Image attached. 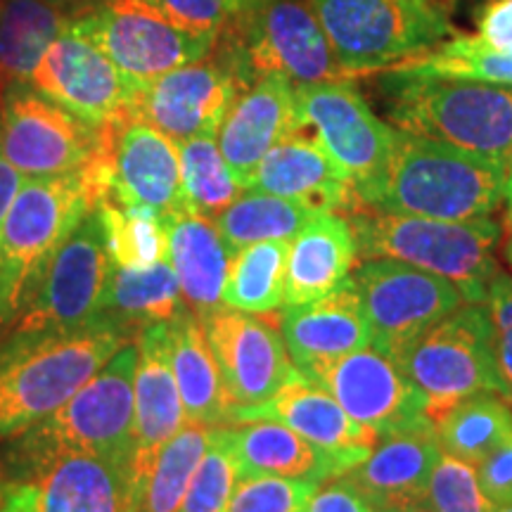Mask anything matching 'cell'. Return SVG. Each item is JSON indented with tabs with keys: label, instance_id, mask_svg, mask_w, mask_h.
Returning a JSON list of instances; mask_svg holds the SVG:
<instances>
[{
	"label": "cell",
	"instance_id": "cell-1",
	"mask_svg": "<svg viewBox=\"0 0 512 512\" xmlns=\"http://www.w3.org/2000/svg\"><path fill=\"white\" fill-rule=\"evenodd\" d=\"M128 342V325L107 313L74 330L5 342L0 351V439L17 437L60 411Z\"/></svg>",
	"mask_w": 512,
	"mask_h": 512
},
{
	"label": "cell",
	"instance_id": "cell-2",
	"mask_svg": "<svg viewBox=\"0 0 512 512\" xmlns=\"http://www.w3.org/2000/svg\"><path fill=\"white\" fill-rule=\"evenodd\" d=\"M508 171L491 159L396 128L389 162L361 202L425 219H486L505 200Z\"/></svg>",
	"mask_w": 512,
	"mask_h": 512
},
{
	"label": "cell",
	"instance_id": "cell-3",
	"mask_svg": "<svg viewBox=\"0 0 512 512\" xmlns=\"http://www.w3.org/2000/svg\"><path fill=\"white\" fill-rule=\"evenodd\" d=\"M384 95L399 131L512 169V86L389 69Z\"/></svg>",
	"mask_w": 512,
	"mask_h": 512
},
{
	"label": "cell",
	"instance_id": "cell-4",
	"mask_svg": "<svg viewBox=\"0 0 512 512\" xmlns=\"http://www.w3.org/2000/svg\"><path fill=\"white\" fill-rule=\"evenodd\" d=\"M93 207L86 169L24 178L0 230V339L27 313L55 252Z\"/></svg>",
	"mask_w": 512,
	"mask_h": 512
},
{
	"label": "cell",
	"instance_id": "cell-5",
	"mask_svg": "<svg viewBox=\"0 0 512 512\" xmlns=\"http://www.w3.org/2000/svg\"><path fill=\"white\" fill-rule=\"evenodd\" d=\"M354 230L358 261L394 259L441 275L458 285L467 302H484L486 287L498 273L496 247L501 226L496 221H444L358 207L347 214Z\"/></svg>",
	"mask_w": 512,
	"mask_h": 512
},
{
	"label": "cell",
	"instance_id": "cell-6",
	"mask_svg": "<svg viewBox=\"0 0 512 512\" xmlns=\"http://www.w3.org/2000/svg\"><path fill=\"white\" fill-rule=\"evenodd\" d=\"M214 53L245 86L266 74L292 86L354 79L337 62L311 0H245L216 36Z\"/></svg>",
	"mask_w": 512,
	"mask_h": 512
},
{
	"label": "cell",
	"instance_id": "cell-7",
	"mask_svg": "<svg viewBox=\"0 0 512 512\" xmlns=\"http://www.w3.org/2000/svg\"><path fill=\"white\" fill-rule=\"evenodd\" d=\"M349 76L394 69L453 34L444 0H311Z\"/></svg>",
	"mask_w": 512,
	"mask_h": 512
},
{
	"label": "cell",
	"instance_id": "cell-8",
	"mask_svg": "<svg viewBox=\"0 0 512 512\" xmlns=\"http://www.w3.org/2000/svg\"><path fill=\"white\" fill-rule=\"evenodd\" d=\"M136 366L138 344L128 342L60 411L12 437L8 463L72 451L133 458Z\"/></svg>",
	"mask_w": 512,
	"mask_h": 512
},
{
	"label": "cell",
	"instance_id": "cell-9",
	"mask_svg": "<svg viewBox=\"0 0 512 512\" xmlns=\"http://www.w3.org/2000/svg\"><path fill=\"white\" fill-rule=\"evenodd\" d=\"M133 458L57 453L0 467V512H138Z\"/></svg>",
	"mask_w": 512,
	"mask_h": 512
},
{
	"label": "cell",
	"instance_id": "cell-10",
	"mask_svg": "<svg viewBox=\"0 0 512 512\" xmlns=\"http://www.w3.org/2000/svg\"><path fill=\"white\" fill-rule=\"evenodd\" d=\"M434 420L465 396L494 392L503 396L491 347V325L482 302H465L422 332L396 356ZM505 399V396H503Z\"/></svg>",
	"mask_w": 512,
	"mask_h": 512
},
{
	"label": "cell",
	"instance_id": "cell-11",
	"mask_svg": "<svg viewBox=\"0 0 512 512\" xmlns=\"http://www.w3.org/2000/svg\"><path fill=\"white\" fill-rule=\"evenodd\" d=\"M86 176L95 202L152 211L164 221L185 211L178 143L138 117L102 128L100 152Z\"/></svg>",
	"mask_w": 512,
	"mask_h": 512
},
{
	"label": "cell",
	"instance_id": "cell-12",
	"mask_svg": "<svg viewBox=\"0 0 512 512\" xmlns=\"http://www.w3.org/2000/svg\"><path fill=\"white\" fill-rule=\"evenodd\" d=\"M72 29L91 38L138 88L204 60L216 46V36L176 27L147 0H100L74 19Z\"/></svg>",
	"mask_w": 512,
	"mask_h": 512
},
{
	"label": "cell",
	"instance_id": "cell-13",
	"mask_svg": "<svg viewBox=\"0 0 512 512\" xmlns=\"http://www.w3.org/2000/svg\"><path fill=\"white\" fill-rule=\"evenodd\" d=\"M102 128L88 126L31 83L0 95V152L24 178L76 174L98 157Z\"/></svg>",
	"mask_w": 512,
	"mask_h": 512
},
{
	"label": "cell",
	"instance_id": "cell-14",
	"mask_svg": "<svg viewBox=\"0 0 512 512\" xmlns=\"http://www.w3.org/2000/svg\"><path fill=\"white\" fill-rule=\"evenodd\" d=\"M351 280L373 332L370 347L394 361L413 339L467 302L451 280L394 259H363Z\"/></svg>",
	"mask_w": 512,
	"mask_h": 512
},
{
	"label": "cell",
	"instance_id": "cell-15",
	"mask_svg": "<svg viewBox=\"0 0 512 512\" xmlns=\"http://www.w3.org/2000/svg\"><path fill=\"white\" fill-rule=\"evenodd\" d=\"M351 81L294 86V102L297 131L323 147L325 155L354 181L361 197L382 176L392 155L396 128L375 117Z\"/></svg>",
	"mask_w": 512,
	"mask_h": 512
},
{
	"label": "cell",
	"instance_id": "cell-16",
	"mask_svg": "<svg viewBox=\"0 0 512 512\" xmlns=\"http://www.w3.org/2000/svg\"><path fill=\"white\" fill-rule=\"evenodd\" d=\"M112 268L105 233L98 214L91 209L55 252L36 299L17 320L8 342L91 323L102 313Z\"/></svg>",
	"mask_w": 512,
	"mask_h": 512
},
{
	"label": "cell",
	"instance_id": "cell-17",
	"mask_svg": "<svg viewBox=\"0 0 512 512\" xmlns=\"http://www.w3.org/2000/svg\"><path fill=\"white\" fill-rule=\"evenodd\" d=\"M304 375L335 396L351 418L380 437L434 427L425 396L399 363L380 349H358Z\"/></svg>",
	"mask_w": 512,
	"mask_h": 512
},
{
	"label": "cell",
	"instance_id": "cell-18",
	"mask_svg": "<svg viewBox=\"0 0 512 512\" xmlns=\"http://www.w3.org/2000/svg\"><path fill=\"white\" fill-rule=\"evenodd\" d=\"M31 86L93 128L136 117L138 86L95 46L69 27L43 55Z\"/></svg>",
	"mask_w": 512,
	"mask_h": 512
},
{
	"label": "cell",
	"instance_id": "cell-19",
	"mask_svg": "<svg viewBox=\"0 0 512 512\" xmlns=\"http://www.w3.org/2000/svg\"><path fill=\"white\" fill-rule=\"evenodd\" d=\"M247 88L238 72L211 50L204 60L178 67L140 88L136 117L176 143L216 136L230 105Z\"/></svg>",
	"mask_w": 512,
	"mask_h": 512
},
{
	"label": "cell",
	"instance_id": "cell-20",
	"mask_svg": "<svg viewBox=\"0 0 512 512\" xmlns=\"http://www.w3.org/2000/svg\"><path fill=\"white\" fill-rule=\"evenodd\" d=\"M200 320L233 411L268 401L297 370L283 332L266 320L228 306H219Z\"/></svg>",
	"mask_w": 512,
	"mask_h": 512
},
{
	"label": "cell",
	"instance_id": "cell-21",
	"mask_svg": "<svg viewBox=\"0 0 512 512\" xmlns=\"http://www.w3.org/2000/svg\"><path fill=\"white\" fill-rule=\"evenodd\" d=\"M254 420H275L302 434L313 446L323 448L332 456L342 458L349 467L368 458L380 434L356 422L339 406L335 396L325 392L318 382L294 370L283 387L271 399L252 408H235L230 425Z\"/></svg>",
	"mask_w": 512,
	"mask_h": 512
},
{
	"label": "cell",
	"instance_id": "cell-22",
	"mask_svg": "<svg viewBox=\"0 0 512 512\" xmlns=\"http://www.w3.org/2000/svg\"><path fill=\"white\" fill-rule=\"evenodd\" d=\"M245 190L285 197L318 214H351L363 207L354 181L302 131L280 140L261 159Z\"/></svg>",
	"mask_w": 512,
	"mask_h": 512
},
{
	"label": "cell",
	"instance_id": "cell-23",
	"mask_svg": "<svg viewBox=\"0 0 512 512\" xmlns=\"http://www.w3.org/2000/svg\"><path fill=\"white\" fill-rule=\"evenodd\" d=\"M136 425H133V467L140 489L157 453L181 432L185 411L171 368L169 320L147 323L138 332ZM143 498V496H140Z\"/></svg>",
	"mask_w": 512,
	"mask_h": 512
},
{
	"label": "cell",
	"instance_id": "cell-24",
	"mask_svg": "<svg viewBox=\"0 0 512 512\" xmlns=\"http://www.w3.org/2000/svg\"><path fill=\"white\" fill-rule=\"evenodd\" d=\"M297 128L294 86L285 76H261L238 95L221 121L216 140L242 190L261 159Z\"/></svg>",
	"mask_w": 512,
	"mask_h": 512
},
{
	"label": "cell",
	"instance_id": "cell-25",
	"mask_svg": "<svg viewBox=\"0 0 512 512\" xmlns=\"http://www.w3.org/2000/svg\"><path fill=\"white\" fill-rule=\"evenodd\" d=\"M280 332L294 368L302 373L373 344V332L351 275L325 297L285 306Z\"/></svg>",
	"mask_w": 512,
	"mask_h": 512
},
{
	"label": "cell",
	"instance_id": "cell-26",
	"mask_svg": "<svg viewBox=\"0 0 512 512\" xmlns=\"http://www.w3.org/2000/svg\"><path fill=\"white\" fill-rule=\"evenodd\" d=\"M441 456L432 430L389 434L361 463L339 475L375 512H399L425 503L434 465Z\"/></svg>",
	"mask_w": 512,
	"mask_h": 512
},
{
	"label": "cell",
	"instance_id": "cell-27",
	"mask_svg": "<svg viewBox=\"0 0 512 512\" xmlns=\"http://www.w3.org/2000/svg\"><path fill=\"white\" fill-rule=\"evenodd\" d=\"M358 259L347 216L318 214L290 240L285 275V306L309 304L337 290Z\"/></svg>",
	"mask_w": 512,
	"mask_h": 512
},
{
	"label": "cell",
	"instance_id": "cell-28",
	"mask_svg": "<svg viewBox=\"0 0 512 512\" xmlns=\"http://www.w3.org/2000/svg\"><path fill=\"white\" fill-rule=\"evenodd\" d=\"M240 475H273L323 484L351 470L349 463L313 446L302 434L275 420L226 427Z\"/></svg>",
	"mask_w": 512,
	"mask_h": 512
},
{
	"label": "cell",
	"instance_id": "cell-29",
	"mask_svg": "<svg viewBox=\"0 0 512 512\" xmlns=\"http://www.w3.org/2000/svg\"><path fill=\"white\" fill-rule=\"evenodd\" d=\"M166 238H169V261L181 283L183 302L197 318L223 306L230 252L214 221L192 211H178L169 216Z\"/></svg>",
	"mask_w": 512,
	"mask_h": 512
},
{
	"label": "cell",
	"instance_id": "cell-30",
	"mask_svg": "<svg viewBox=\"0 0 512 512\" xmlns=\"http://www.w3.org/2000/svg\"><path fill=\"white\" fill-rule=\"evenodd\" d=\"M169 344L185 422L207 427L230 425L233 403L228 399L219 363L204 335L202 320L188 306L169 320Z\"/></svg>",
	"mask_w": 512,
	"mask_h": 512
},
{
	"label": "cell",
	"instance_id": "cell-31",
	"mask_svg": "<svg viewBox=\"0 0 512 512\" xmlns=\"http://www.w3.org/2000/svg\"><path fill=\"white\" fill-rule=\"evenodd\" d=\"M74 19L76 10L62 0H0V95L31 83L50 43Z\"/></svg>",
	"mask_w": 512,
	"mask_h": 512
},
{
	"label": "cell",
	"instance_id": "cell-32",
	"mask_svg": "<svg viewBox=\"0 0 512 512\" xmlns=\"http://www.w3.org/2000/svg\"><path fill=\"white\" fill-rule=\"evenodd\" d=\"M432 425L441 451L477 467L512 434V408L501 394H472L434 415Z\"/></svg>",
	"mask_w": 512,
	"mask_h": 512
},
{
	"label": "cell",
	"instance_id": "cell-33",
	"mask_svg": "<svg viewBox=\"0 0 512 512\" xmlns=\"http://www.w3.org/2000/svg\"><path fill=\"white\" fill-rule=\"evenodd\" d=\"M183 306L181 283L169 256L140 271L114 266L105 299H102V313L131 328L171 320Z\"/></svg>",
	"mask_w": 512,
	"mask_h": 512
},
{
	"label": "cell",
	"instance_id": "cell-34",
	"mask_svg": "<svg viewBox=\"0 0 512 512\" xmlns=\"http://www.w3.org/2000/svg\"><path fill=\"white\" fill-rule=\"evenodd\" d=\"M290 242H254L230 254L223 306L264 316L285 304V275Z\"/></svg>",
	"mask_w": 512,
	"mask_h": 512
},
{
	"label": "cell",
	"instance_id": "cell-35",
	"mask_svg": "<svg viewBox=\"0 0 512 512\" xmlns=\"http://www.w3.org/2000/svg\"><path fill=\"white\" fill-rule=\"evenodd\" d=\"M313 216H318V211L299 202L268 192L245 190L214 223L228 252L235 254L254 242H290Z\"/></svg>",
	"mask_w": 512,
	"mask_h": 512
},
{
	"label": "cell",
	"instance_id": "cell-36",
	"mask_svg": "<svg viewBox=\"0 0 512 512\" xmlns=\"http://www.w3.org/2000/svg\"><path fill=\"white\" fill-rule=\"evenodd\" d=\"M185 209L216 221L242 195V185L233 176L216 136H197L178 143Z\"/></svg>",
	"mask_w": 512,
	"mask_h": 512
},
{
	"label": "cell",
	"instance_id": "cell-37",
	"mask_svg": "<svg viewBox=\"0 0 512 512\" xmlns=\"http://www.w3.org/2000/svg\"><path fill=\"white\" fill-rule=\"evenodd\" d=\"M211 434L214 427L185 422L181 432L157 453L138 512H181L188 486L211 444Z\"/></svg>",
	"mask_w": 512,
	"mask_h": 512
},
{
	"label": "cell",
	"instance_id": "cell-38",
	"mask_svg": "<svg viewBox=\"0 0 512 512\" xmlns=\"http://www.w3.org/2000/svg\"><path fill=\"white\" fill-rule=\"evenodd\" d=\"M93 209L105 233L107 252L117 268L140 271L169 256V238L162 216L152 211L121 209L107 200L95 202Z\"/></svg>",
	"mask_w": 512,
	"mask_h": 512
},
{
	"label": "cell",
	"instance_id": "cell-39",
	"mask_svg": "<svg viewBox=\"0 0 512 512\" xmlns=\"http://www.w3.org/2000/svg\"><path fill=\"white\" fill-rule=\"evenodd\" d=\"M394 69L396 72L453 76V79L512 86V50L475 46L472 41H467V36L448 38L446 43H441L432 53L403 62Z\"/></svg>",
	"mask_w": 512,
	"mask_h": 512
},
{
	"label": "cell",
	"instance_id": "cell-40",
	"mask_svg": "<svg viewBox=\"0 0 512 512\" xmlns=\"http://www.w3.org/2000/svg\"><path fill=\"white\" fill-rule=\"evenodd\" d=\"M238 477V463L226 427H214L211 444L188 486L181 512H228Z\"/></svg>",
	"mask_w": 512,
	"mask_h": 512
},
{
	"label": "cell",
	"instance_id": "cell-41",
	"mask_svg": "<svg viewBox=\"0 0 512 512\" xmlns=\"http://www.w3.org/2000/svg\"><path fill=\"white\" fill-rule=\"evenodd\" d=\"M320 484L273 475H240L228 512H302Z\"/></svg>",
	"mask_w": 512,
	"mask_h": 512
},
{
	"label": "cell",
	"instance_id": "cell-42",
	"mask_svg": "<svg viewBox=\"0 0 512 512\" xmlns=\"http://www.w3.org/2000/svg\"><path fill=\"white\" fill-rule=\"evenodd\" d=\"M425 503L437 512H496L486 501L475 467L444 451L432 470Z\"/></svg>",
	"mask_w": 512,
	"mask_h": 512
},
{
	"label": "cell",
	"instance_id": "cell-43",
	"mask_svg": "<svg viewBox=\"0 0 512 512\" xmlns=\"http://www.w3.org/2000/svg\"><path fill=\"white\" fill-rule=\"evenodd\" d=\"M486 318L491 325V347L501 380L503 396L512 403V278L498 271L486 287L484 297Z\"/></svg>",
	"mask_w": 512,
	"mask_h": 512
},
{
	"label": "cell",
	"instance_id": "cell-44",
	"mask_svg": "<svg viewBox=\"0 0 512 512\" xmlns=\"http://www.w3.org/2000/svg\"><path fill=\"white\" fill-rule=\"evenodd\" d=\"M166 19L192 34L219 36L245 0H147Z\"/></svg>",
	"mask_w": 512,
	"mask_h": 512
},
{
	"label": "cell",
	"instance_id": "cell-45",
	"mask_svg": "<svg viewBox=\"0 0 512 512\" xmlns=\"http://www.w3.org/2000/svg\"><path fill=\"white\" fill-rule=\"evenodd\" d=\"M477 479L494 510L512 508V434L477 467Z\"/></svg>",
	"mask_w": 512,
	"mask_h": 512
},
{
	"label": "cell",
	"instance_id": "cell-46",
	"mask_svg": "<svg viewBox=\"0 0 512 512\" xmlns=\"http://www.w3.org/2000/svg\"><path fill=\"white\" fill-rule=\"evenodd\" d=\"M475 46L512 50V0H489L477 17V31L467 36Z\"/></svg>",
	"mask_w": 512,
	"mask_h": 512
},
{
	"label": "cell",
	"instance_id": "cell-47",
	"mask_svg": "<svg viewBox=\"0 0 512 512\" xmlns=\"http://www.w3.org/2000/svg\"><path fill=\"white\" fill-rule=\"evenodd\" d=\"M302 512H375L342 477L328 479L313 491Z\"/></svg>",
	"mask_w": 512,
	"mask_h": 512
},
{
	"label": "cell",
	"instance_id": "cell-48",
	"mask_svg": "<svg viewBox=\"0 0 512 512\" xmlns=\"http://www.w3.org/2000/svg\"><path fill=\"white\" fill-rule=\"evenodd\" d=\"M22 183L24 176L19 174L15 166L3 157V152H0V230H3L5 214H8L10 204L15 200L17 190L22 188Z\"/></svg>",
	"mask_w": 512,
	"mask_h": 512
},
{
	"label": "cell",
	"instance_id": "cell-49",
	"mask_svg": "<svg viewBox=\"0 0 512 512\" xmlns=\"http://www.w3.org/2000/svg\"><path fill=\"white\" fill-rule=\"evenodd\" d=\"M503 252H505V259H508V264L512 268V211L508 214V221H505V245H503Z\"/></svg>",
	"mask_w": 512,
	"mask_h": 512
},
{
	"label": "cell",
	"instance_id": "cell-50",
	"mask_svg": "<svg viewBox=\"0 0 512 512\" xmlns=\"http://www.w3.org/2000/svg\"><path fill=\"white\" fill-rule=\"evenodd\" d=\"M62 3H67L69 8H74L76 17H79L81 12H86L88 8H93V5H98L100 0H62Z\"/></svg>",
	"mask_w": 512,
	"mask_h": 512
},
{
	"label": "cell",
	"instance_id": "cell-51",
	"mask_svg": "<svg viewBox=\"0 0 512 512\" xmlns=\"http://www.w3.org/2000/svg\"><path fill=\"white\" fill-rule=\"evenodd\" d=\"M399 512H437V510H434L430 503H415V505H411V508H403Z\"/></svg>",
	"mask_w": 512,
	"mask_h": 512
},
{
	"label": "cell",
	"instance_id": "cell-52",
	"mask_svg": "<svg viewBox=\"0 0 512 512\" xmlns=\"http://www.w3.org/2000/svg\"><path fill=\"white\" fill-rule=\"evenodd\" d=\"M505 200H508V207L512 211V169L508 171V183H505Z\"/></svg>",
	"mask_w": 512,
	"mask_h": 512
},
{
	"label": "cell",
	"instance_id": "cell-53",
	"mask_svg": "<svg viewBox=\"0 0 512 512\" xmlns=\"http://www.w3.org/2000/svg\"><path fill=\"white\" fill-rule=\"evenodd\" d=\"M496 512H512V508H501V510H496Z\"/></svg>",
	"mask_w": 512,
	"mask_h": 512
}]
</instances>
